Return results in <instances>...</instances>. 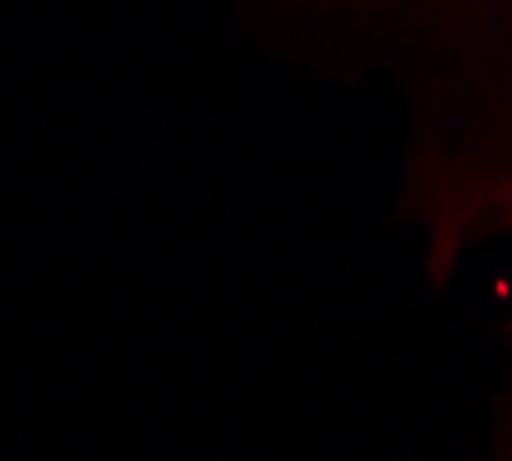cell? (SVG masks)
Here are the masks:
<instances>
[]
</instances>
